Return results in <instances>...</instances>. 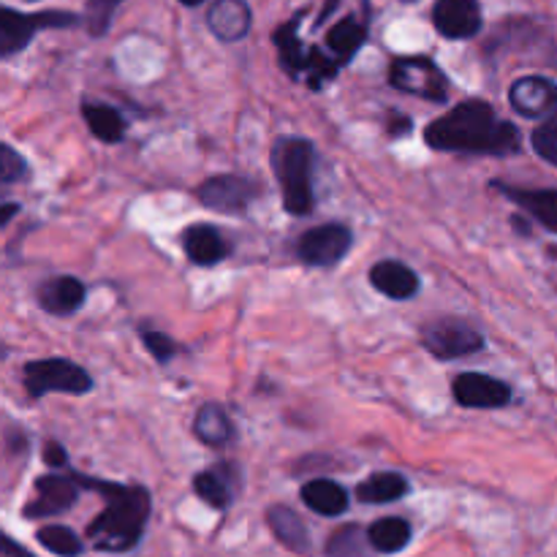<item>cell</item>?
<instances>
[{
	"label": "cell",
	"mask_w": 557,
	"mask_h": 557,
	"mask_svg": "<svg viewBox=\"0 0 557 557\" xmlns=\"http://www.w3.org/2000/svg\"><path fill=\"white\" fill-rule=\"evenodd\" d=\"M368 277L375 292L389 299H397V302H406V299H411L419 292V275L411 267L403 264V261H379V264L370 267Z\"/></svg>",
	"instance_id": "cell-18"
},
{
	"label": "cell",
	"mask_w": 557,
	"mask_h": 557,
	"mask_svg": "<svg viewBox=\"0 0 557 557\" xmlns=\"http://www.w3.org/2000/svg\"><path fill=\"white\" fill-rule=\"evenodd\" d=\"M430 150L466 152V156L506 158L522 150V136L515 123L498 117L493 103L468 98L441 117L430 120L424 128Z\"/></svg>",
	"instance_id": "cell-1"
},
{
	"label": "cell",
	"mask_w": 557,
	"mask_h": 557,
	"mask_svg": "<svg viewBox=\"0 0 557 557\" xmlns=\"http://www.w3.org/2000/svg\"><path fill=\"white\" fill-rule=\"evenodd\" d=\"M267 525H270L272 536H275L283 547L292 549V553L305 555L310 549L308 525H305V522L299 520L297 511L288 509V506H270V509H267Z\"/></svg>",
	"instance_id": "cell-21"
},
{
	"label": "cell",
	"mask_w": 557,
	"mask_h": 557,
	"mask_svg": "<svg viewBox=\"0 0 557 557\" xmlns=\"http://www.w3.org/2000/svg\"><path fill=\"white\" fill-rule=\"evenodd\" d=\"M38 544L58 557H79L85 553V542L65 525H44L36 533Z\"/></svg>",
	"instance_id": "cell-28"
},
{
	"label": "cell",
	"mask_w": 557,
	"mask_h": 557,
	"mask_svg": "<svg viewBox=\"0 0 557 557\" xmlns=\"http://www.w3.org/2000/svg\"><path fill=\"white\" fill-rule=\"evenodd\" d=\"M239 490V468L234 462H218L207 471L194 476V493L205 500L207 506L218 511H226L234 504Z\"/></svg>",
	"instance_id": "cell-15"
},
{
	"label": "cell",
	"mask_w": 557,
	"mask_h": 557,
	"mask_svg": "<svg viewBox=\"0 0 557 557\" xmlns=\"http://www.w3.org/2000/svg\"><path fill=\"white\" fill-rule=\"evenodd\" d=\"M250 22H253V14L245 0H218L207 14V27L212 30V36L226 44L248 36Z\"/></svg>",
	"instance_id": "cell-19"
},
{
	"label": "cell",
	"mask_w": 557,
	"mask_h": 557,
	"mask_svg": "<svg viewBox=\"0 0 557 557\" xmlns=\"http://www.w3.org/2000/svg\"><path fill=\"white\" fill-rule=\"evenodd\" d=\"M76 479H79L82 490H92L107 504L101 515L87 525V544L98 553H131L141 542L147 520H150V493L141 484L103 482V479L82 476V473H76Z\"/></svg>",
	"instance_id": "cell-2"
},
{
	"label": "cell",
	"mask_w": 557,
	"mask_h": 557,
	"mask_svg": "<svg viewBox=\"0 0 557 557\" xmlns=\"http://www.w3.org/2000/svg\"><path fill=\"white\" fill-rule=\"evenodd\" d=\"M406 3H413V0H406Z\"/></svg>",
	"instance_id": "cell-41"
},
{
	"label": "cell",
	"mask_w": 557,
	"mask_h": 557,
	"mask_svg": "<svg viewBox=\"0 0 557 557\" xmlns=\"http://www.w3.org/2000/svg\"><path fill=\"white\" fill-rule=\"evenodd\" d=\"M82 117H85L87 128L96 136L98 141H107V145H117V141L125 139V131H128V123H125L123 114L114 107H107V103H82Z\"/></svg>",
	"instance_id": "cell-25"
},
{
	"label": "cell",
	"mask_w": 557,
	"mask_h": 557,
	"mask_svg": "<svg viewBox=\"0 0 557 557\" xmlns=\"http://www.w3.org/2000/svg\"><path fill=\"white\" fill-rule=\"evenodd\" d=\"M180 3H183V5H199V3H205V0H180Z\"/></svg>",
	"instance_id": "cell-39"
},
{
	"label": "cell",
	"mask_w": 557,
	"mask_h": 557,
	"mask_svg": "<svg viewBox=\"0 0 557 557\" xmlns=\"http://www.w3.org/2000/svg\"><path fill=\"white\" fill-rule=\"evenodd\" d=\"M451 397L462 408H482V411H495L511 403V386L506 381L493 379L487 373H460L451 381Z\"/></svg>",
	"instance_id": "cell-11"
},
{
	"label": "cell",
	"mask_w": 557,
	"mask_h": 557,
	"mask_svg": "<svg viewBox=\"0 0 557 557\" xmlns=\"http://www.w3.org/2000/svg\"><path fill=\"white\" fill-rule=\"evenodd\" d=\"M413 528L411 522L403 520V517H384V520H375L368 528L370 547L381 555H395L411 544Z\"/></svg>",
	"instance_id": "cell-26"
},
{
	"label": "cell",
	"mask_w": 557,
	"mask_h": 557,
	"mask_svg": "<svg viewBox=\"0 0 557 557\" xmlns=\"http://www.w3.org/2000/svg\"><path fill=\"white\" fill-rule=\"evenodd\" d=\"M549 256H553V259H557V245H553V248H549Z\"/></svg>",
	"instance_id": "cell-40"
},
{
	"label": "cell",
	"mask_w": 557,
	"mask_h": 557,
	"mask_svg": "<svg viewBox=\"0 0 557 557\" xmlns=\"http://www.w3.org/2000/svg\"><path fill=\"white\" fill-rule=\"evenodd\" d=\"M27 177V161L11 145L0 147V183L14 185Z\"/></svg>",
	"instance_id": "cell-32"
},
{
	"label": "cell",
	"mask_w": 557,
	"mask_h": 557,
	"mask_svg": "<svg viewBox=\"0 0 557 557\" xmlns=\"http://www.w3.org/2000/svg\"><path fill=\"white\" fill-rule=\"evenodd\" d=\"M194 435L205 446H215V449L232 444L234 424L226 408L218 406V403H205L194 417Z\"/></svg>",
	"instance_id": "cell-23"
},
{
	"label": "cell",
	"mask_w": 557,
	"mask_h": 557,
	"mask_svg": "<svg viewBox=\"0 0 557 557\" xmlns=\"http://www.w3.org/2000/svg\"><path fill=\"white\" fill-rule=\"evenodd\" d=\"M386 123H389V136H403V134H408V131H411V117H406V114H400V112H392L389 117H386Z\"/></svg>",
	"instance_id": "cell-35"
},
{
	"label": "cell",
	"mask_w": 557,
	"mask_h": 557,
	"mask_svg": "<svg viewBox=\"0 0 557 557\" xmlns=\"http://www.w3.org/2000/svg\"><path fill=\"white\" fill-rule=\"evenodd\" d=\"M3 555L5 557H36L33 553H27L25 547H20V544H16L11 536H3Z\"/></svg>",
	"instance_id": "cell-36"
},
{
	"label": "cell",
	"mask_w": 557,
	"mask_h": 557,
	"mask_svg": "<svg viewBox=\"0 0 557 557\" xmlns=\"http://www.w3.org/2000/svg\"><path fill=\"white\" fill-rule=\"evenodd\" d=\"M305 11H297L288 22H283L275 33H272V44L277 47V58L281 65L292 76H305L308 74L310 63V47H305L302 38H299V22H302Z\"/></svg>",
	"instance_id": "cell-20"
},
{
	"label": "cell",
	"mask_w": 557,
	"mask_h": 557,
	"mask_svg": "<svg viewBox=\"0 0 557 557\" xmlns=\"http://www.w3.org/2000/svg\"><path fill=\"white\" fill-rule=\"evenodd\" d=\"M302 504L310 511L321 517H341L348 511V493L346 487H341L332 479H313V482L302 484V493H299Z\"/></svg>",
	"instance_id": "cell-22"
},
{
	"label": "cell",
	"mask_w": 557,
	"mask_h": 557,
	"mask_svg": "<svg viewBox=\"0 0 557 557\" xmlns=\"http://www.w3.org/2000/svg\"><path fill=\"white\" fill-rule=\"evenodd\" d=\"M493 188L504 194L511 205L525 210L547 232L557 234V188H520L509 183H493Z\"/></svg>",
	"instance_id": "cell-17"
},
{
	"label": "cell",
	"mask_w": 557,
	"mask_h": 557,
	"mask_svg": "<svg viewBox=\"0 0 557 557\" xmlns=\"http://www.w3.org/2000/svg\"><path fill=\"white\" fill-rule=\"evenodd\" d=\"M185 256L196 267H215L232 253V243L223 237V232L212 223H190L180 234Z\"/></svg>",
	"instance_id": "cell-14"
},
{
	"label": "cell",
	"mask_w": 557,
	"mask_h": 557,
	"mask_svg": "<svg viewBox=\"0 0 557 557\" xmlns=\"http://www.w3.org/2000/svg\"><path fill=\"white\" fill-rule=\"evenodd\" d=\"M370 539L368 531H362L359 525H343L326 542V557H364L368 555Z\"/></svg>",
	"instance_id": "cell-29"
},
{
	"label": "cell",
	"mask_w": 557,
	"mask_h": 557,
	"mask_svg": "<svg viewBox=\"0 0 557 557\" xmlns=\"http://www.w3.org/2000/svg\"><path fill=\"white\" fill-rule=\"evenodd\" d=\"M38 308L47 310L49 315H74L85 305L87 288L79 277L74 275H54L44 281L36 292Z\"/></svg>",
	"instance_id": "cell-16"
},
{
	"label": "cell",
	"mask_w": 557,
	"mask_h": 557,
	"mask_svg": "<svg viewBox=\"0 0 557 557\" xmlns=\"http://www.w3.org/2000/svg\"><path fill=\"white\" fill-rule=\"evenodd\" d=\"M389 85L406 96L424 98V101H449V79L441 71V65L424 54H406V58L392 60Z\"/></svg>",
	"instance_id": "cell-5"
},
{
	"label": "cell",
	"mask_w": 557,
	"mask_h": 557,
	"mask_svg": "<svg viewBox=\"0 0 557 557\" xmlns=\"http://www.w3.org/2000/svg\"><path fill=\"white\" fill-rule=\"evenodd\" d=\"M20 210H22V207L14 205V201H9V205H3V210H0V212H3V218H0V226H3V228L9 226L11 218H14Z\"/></svg>",
	"instance_id": "cell-37"
},
{
	"label": "cell",
	"mask_w": 557,
	"mask_h": 557,
	"mask_svg": "<svg viewBox=\"0 0 557 557\" xmlns=\"http://www.w3.org/2000/svg\"><path fill=\"white\" fill-rule=\"evenodd\" d=\"M120 3L123 0H90L87 3V30H90V36L101 38L112 27L114 11H117Z\"/></svg>",
	"instance_id": "cell-31"
},
{
	"label": "cell",
	"mask_w": 557,
	"mask_h": 557,
	"mask_svg": "<svg viewBox=\"0 0 557 557\" xmlns=\"http://www.w3.org/2000/svg\"><path fill=\"white\" fill-rule=\"evenodd\" d=\"M22 384L30 400H41L47 395H87L92 389L90 373L63 357L27 362L22 368Z\"/></svg>",
	"instance_id": "cell-4"
},
{
	"label": "cell",
	"mask_w": 557,
	"mask_h": 557,
	"mask_svg": "<svg viewBox=\"0 0 557 557\" xmlns=\"http://www.w3.org/2000/svg\"><path fill=\"white\" fill-rule=\"evenodd\" d=\"M509 103L528 120H542L557 109V82L542 74H528L509 87Z\"/></svg>",
	"instance_id": "cell-12"
},
{
	"label": "cell",
	"mask_w": 557,
	"mask_h": 557,
	"mask_svg": "<svg viewBox=\"0 0 557 557\" xmlns=\"http://www.w3.org/2000/svg\"><path fill=\"white\" fill-rule=\"evenodd\" d=\"M411 493V482H408L403 473L397 471H379L370 479H364L357 487V500L359 504H395V500H403Z\"/></svg>",
	"instance_id": "cell-24"
},
{
	"label": "cell",
	"mask_w": 557,
	"mask_h": 557,
	"mask_svg": "<svg viewBox=\"0 0 557 557\" xmlns=\"http://www.w3.org/2000/svg\"><path fill=\"white\" fill-rule=\"evenodd\" d=\"M424 351L430 357L449 362V359L471 357L484 351V335L462 319H433L419 330Z\"/></svg>",
	"instance_id": "cell-6"
},
{
	"label": "cell",
	"mask_w": 557,
	"mask_h": 557,
	"mask_svg": "<svg viewBox=\"0 0 557 557\" xmlns=\"http://www.w3.org/2000/svg\"><path fill=\"white\" fill-rule=\"evenodd\" d=\"M335 5H337V0H326L324 11H321V16H319V25H321V22H324V16L332 14V9H335Z\"/></svg>",
	"instance_id": "cell-38"
},
{
	"label": "cell",
	"mask_w": 557,
	"mask_h": 557,
	"mask_svg": "<svg viewBox=\"0 0 557 557\" xmlns=\"http://www.w3.org/2000/svg\"><path fill=\"white\" fill-rule=\"evenodd\" d=\"M79 479L76 473L65 476V473H47V476L36 479V495L30 504L22 509L27 520H41V517H54L69 511L79 498Z\"/></svg>",
	"instance_id": "cell-10"
},
{
	"label": "cell",
	"mask_w": 557,
	"mask_h": 557,
	"mask_svg": "<svg viewBox=\"0 0 557 557\" xmlns=\"http://www.w3.org/2000/svg\"><path fill=\"white\" fill-rule=\"evenodd\" d=\"M531 145L539 158L557 166V109L549 117H544L542 125H536V131L531 134Z\"/></svg>",
	"instance_id": "cell-30"
},
{
	"label": "cell",
	"mask_w": 557,
	"mask_h": 557,
	"mask_svg": "<svg viewBox=\"0 0 557 557\" xmlns=\"http://www.w3.org/2000/svg\"><path fill=\"white\" fill-rule=\"evenodd\" d=\"M44 462H47L49 468H54V471H60V468L69 466V455H65V449L58 441H47V444H44Z\"/></svg>",
	"instance_id": "cell-34"
},
{
	"label": "cell",
	"mask_w": 557,
	"mask_h": 557,
	"mask_svg": "<svg viewBox=\"0 0 557 557\" xmlns=\"http://www.w3.org/2000/svg\"><path fill=\"white\" fill-rule=\"evenodd\" d=\"M141 341H145V348L152 354V359L161 364H166L169 359L177 354V346H174V341L169 335H163V332H156V330H141Z\"/></svg>",
	"instance_id": "cell-33"
},
{
	"label": "cell",
	"mask_w": 557,
	"mask_h": 557,
	"mask_svg": "<svg viewBox=\"0 0 557 557\" xmlns=\"http://www.w3.org/2000/svg\"><path fill=\"white\" fill-rule=\"evenodd\" d=\"M259 183L243 174H215L196 188V199L221 215H243L259 199Z\"/></svg>",
	"instance_id": "cell-8"
},
{
	"label": "cell",
	"mask_w": 557,
	"mask_h": 557,
	"mask_svg": "<svg viewBox=\"0 0 557 557\" xmlns=\"http://www.w3.org/2000/svg\"><path fill=\"white\" fill-rule=\"evenodd\" d=\"M354 245L351 228L343 223H321L297 239V256L308 267H335Z\"/></svg>",
	"instance_id": "cell-9"
},
{
	"label": "cell",
	"mask_w": 557,
	"mask_h": 557,
	"mask_svg": "<svg viewBox=\"0 0 557 557\" xmlns=\"http://www.w3.org/2000/svg\"><path fill=\"white\" fill-rule=\"evenodd\" d=\"M79 16L71 11H38V14H22L5 5L0 11V58L9 60L30 44L38 30L49 27H74Z\"/></svg>",
	"instance_id": "cell-7"
},
{
	"label": "cell",
	"mask_w": 557,
	"mask_h": 557,
	"mask_svg": "<svg viewBox=\"0 0 557 557\" xmlns=\"http://www.w3.org/2000/svg\"><path fill=\"white\" fill-rule=\"evenodd\" d=\"M272 172L281 185L283 207L288 215L305 218L313 212L315 194V147L305 136H281L270 152Z\"/></svg>",
	"instance_id": "cell-3"
},
{
	"label": "cell",
	"mask_w": 557,
	"mask_h": 557,
	"mask_svg": "<svg viewBox=\"0 0 557 557\" xmlns=\"http://www.w3.org/2000/svg\"><path fill=\"white\" fill-rule=\"evenodd\" d=\"M364 41H368V25L354 20V16H346L326 33V47L343 63H351L354 54L364 47Z\"/></svg>",
	"instance_id": "cell-27"
},
{
	"label": "cell",
	"mask_w": 557,
	"mask_h": 557,
	"mask_svg": "<svg viewBox=\"0 0 557 557\" xmlns=\"http://www.w3.org/2000/svg\"><path fill=\"white\" fill-rule=\"evenodd\" d=\"M433 25L449 41H468L482 30L479 0H435Z\"/></svg>",
	"instance_id": "cell-13"
}]
</instances>
